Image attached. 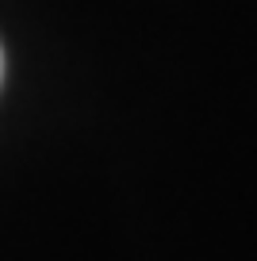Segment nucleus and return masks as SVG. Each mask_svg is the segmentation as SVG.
Listing matches in <instances>:
<instances>
[{
    "label": "nucleus",
    "mask_w": 257,
    "mask_h": 261,
    "mask_svg": "<svg viewBox=\"0 0 257 261\" xmlns=\"http://www.w3.org/2000/svg\"><path fill=\"white\" fill-rule=\"evenodd\" d=\"M0 77H4V54H0Z\"/></svg>",
    "instance_id": "1"
}]
</instances>
